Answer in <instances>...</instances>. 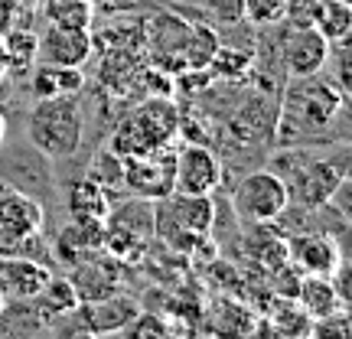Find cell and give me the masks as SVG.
<instances>
[{"label":"cell","mask_w":352,"mask_h":339,"mask_svg":"<svg viewBox=\"0 0 352 339\" xmlns=\"http://www.w3.org/2000/svg\"><path fill=\"white\" fill-rule=\"evenodd\" d=\"M346 105V88L340 82H329L320 72L316 76L294 78V85L284 95L280 114L274 121V134L280 140H290L294 134H320L333 124V118Z\"/></svg>","instance_id":"obj_1"},{"label":"cell","mask_w":352,"mask_h":339,"mask_svg":"<svg viewBox=\"0 0 352 339\" xmlns=\"http://www.w3.org/2000/svg\"><path fill=\"white\" fill-rule=\"evenodd\" d=\"M26 138L33 151L46 160H69L76 157L85 140V111L76 95H52L36 98L26 118Z\"/></svg>","instance_id":"obj_2"},{"label":"cell","mask_w":352,"mask_h":339,"mask_svg":"<svg viewBox=\"0 0 352 339\" xmlns=\"http://www.w3.org/2000/svg\"><path fill=\"white\" fill-rule=\"evenodd\" d=\"M179 131V111L170 101V95H153L144 105H138L134 111H127L108 140V151L118 157H134V153H147L153 147H164L173 140Z\"/></svg>","instance_id":"obj_3"},{"label":"cell","mask_w":352,"mask_h":339,"mask_svg":"<svg viewBox=\"0 0 352 339\" xmlns=\"http://www.w3.org/2000/svg\"><path fill=\"white\" fill-rule=\"evenodd\" d=\"M215 226V202L212 196H183L170 193L157 199L153 209V232L176 248V252H192L202 235H209Z\"/></svg>","instance_id":"obj_4"},{"label":"cell","mask_w":352,"mask_h":339,"mask_svg":"<svg viewBox=\"0 0 352 339\" xmlns=\"http://www.w3.org/2000/svg\"><path fill=\"white\" fill-rule=\"evenodd\" d=\"M232 206H235L239 219H245L248 226H267L287 212V183L274 170H254V173L241 176L239 189L232 196Z\"/></svg>","instance_id":"obj_5"},{"label":"cell","mask_w":352,"mask_h":339,"mask_svg":"<svg viewBox=\"0 0 352 339\" xmlns=\"http://www.w3.org/2000/svg\"><path fill=\"white\" fill-rule=\"evenodd\" d=\"M284 183H287L290 199H300L307 209H320L336 199V193L346 183V164H333V160H300L294 170H284Z\"/></svg>","instance_id":"obj_6"},{"label":"cell","mask_w":352,"mask_h":339,"mask_svg":"<svg viewBox=\"0 0 352 339\" xmlns=\"http://www.w3.org/2000/svg\"><path fill=\"white\" fill-rule=\"evenodd\" d=\"M173 157L176 153L170 151V144L153 147L147 153L121 157L124 160V189L147 202L170 196L173 193Z\"/></svg>","instance_id":"obj_7"},{"label":"cell","mask_w":352,"mask_h":339,"mask_svg":"<svg viewBox=\"0 0 352 339\" xmlns=\"http://www.w3.org/2000/svg\"><path fill=\"white\" fill-rule=\"evenodd\" d=\"M43 235V206L0 179V252Z\"/></svg>","instance_id":"obj_8"},{"label":"cell","mask_w":352,"mask_h":339,"mask_svg":"<svg viewBox=\"0 0 352 339\" xmlns=\"http://www.w3.org/2000/svg\"><path fill=\"white\" fill-rule=\"evenodd\" d=\"M280 56H284V69L290 78L316 76L329 63L333 43L314 23H290V30H284L280 36Z\"/></svg>","instance_id":"obj_9"},{"label":"cell","mask_w":352,"mask_h":339,"mask_svg":"<svg viewBox=\"0 0 352 339\" xmlns=\"http://www.w3.org/2000/svg\"><path fill=\"white\" fill-rule=\"evenodd\" d=\"M222 186V164L209 144H186L173 157V193L212 196Z\"/></svg>","instance_id":"obj_10"},{"label":"cell","mask_w":352,"mask_h":339,"mask_svg":"<svg viewBox=\"0 0 352 339\" xmlns=\"http://www.w3.org/2000/svg\"><path fill=\"white\" fill-rule=\"evenodd\" d=\"M91 30L82 26H59V23H46V30L39 33V46H36V63H50V65H82L91 59Z\"/></svg>","instance_id":"obj_11"},{"label":"cell","mask_w":352,"mask_h":339,"mask_svg":"<svg viewBox=\"0 0 352 339\" xmlns=\"http://www.w3.org/2000/svg\"><path fill=\"white\" fill-rule=\"evenodd\" d=\"M287 261L300 274L333 277L336 267L342 264V248H340V241L333 239V235H327V232H307V235L287 239Z\"/></svg>","instance_id":"obj_12"},{"label":"cell","mask_w":352,"mask_h":339,"mask_svg":"<svg viewBox=\"0 0 352 339\" xmlns=\"http://www.w3.org/2000/svg\"><path fill=\"white\" fill-rule=\"evenodd\" d=\"M140 314V303L131 297H104V300H91V303H78L72 316H78V323L85 333H121V329Z\"/></svg>","instance_id":"obj_13"},{"label":"cell","mask_w":352,"mask_h":339,"mask_svg":"<svg viewBox=\"0 0 352 339\" xmlns=\"http://www.w3.org/2000/svg\"><path fill=\"white\" fill-rule=\"evenodd\" d=\"M50 277H52L50 267H43L33 258H20V254L0 258V294L7 297V303L36 297L39 290L50 284Z\"/></svg>","instance_id":"obj_14"},{"label":"cell","mask_w":352,"mask_h":339,"mask_svg":"<svg viewBox=\"0 0 352 339\" xmlns=\"http://www.w3.org/2000/svg\"><path fill=\"white\" fill-rule=\"evenodd\" d=\"M78 271L69 281L76 284V294H78V303H91V300H104V297H114L118 294V284H121V277H118V261H114L111 254L104 258H82L76 264Z\"/></svg>","instance_id":"obj_15"},{"label":"cell","mask_w":352,"mask_h":339,"mask_svg":"<svg viewBox=\"0 0 352 339\" xmlns=\"http://www.w3.org/2000/svg\"><path fill=\"white\" fill-rule=\"evenodd\" d=\"M294 300H297V307L310 320H323V316L336 314V310L346 307V300L340 297V290L333 284V277H327V274H300Z\"/></svg>","instance_id":"obj_16"},{"label":"cell","mask_w":352,"mask_h":339,"mask_svg":"<svg viewBox=\"0 0 352 339\" xmlns=\"http://www.w3.org/2000/svg\"><path fill=\"white\" fill-rule=\"evenodd\" d=\"M65 206H69V215H72V219L104 222L114 209V199H111V189H104L101 183H95L91 176H85V179H78V183L69 186Z\"/></svg>","instance_id":"obj_17"},{"label":"cell","mask_w":352,"mask_h":339,"mask_svg":"<svg viewBox=\"0 0 352 339\" xmlns=\"http://www.w3.org/2000/svg\"><path fill=\"white\" fill-rule=\"evenodd\" d=\"M33 88L36 98H52V95H78L85 88V76L78 65H50L39 63L33 69Z\"/></svg>","instance_id":"obj_18"},{"label":"cell","mask_w":352,"mask_h":339,"mask_svg":"<svg viewBox=\"0 0 352 339\" xmlns=\"http://www.w3.org/2000/svg\"><path fill=\"white\" fill-rule=\"evenodd\" d=\"M314 26L329 39V43H342V39H349V30H352L349 0H316Z\"/></svg>","instance_id":"obj_19"},{"label":"cell","mask_w":352,"mask_h":339,"mask_svg":"<svg viewBox=\"0 0 352 339\" xmlns=\"http://www.w3.org/2000/svg\"><path fill=\"white\" fill-rule=\"evenodd\" d=\"M36 10L43 13L46 23L82 26V30H88V26H91V17H95L91 0H39Z\"/></svg>","instance_id":"obj_20"},{"label":"cell","mask_w":352,"mask_h":339,"mask_svg":"<svg viewBox=\"0 0 352 339\" xmlns=\"http://www.w3.org/2000/svg\"><path fill=\"white\" fill-rule=\"evenodd\" d=\"M3 50H7V63H10V72L16 69H33L36 65V46H39V33H33L30 26H13L3 33Z\"/></svg>","instance_id":"obj_21"},{"label":"cell","mask_w":352,"mask_h":339,"mask_svg":"<svg viewBox=\"0 0 352 339\" xmlns=\"http://www.w3.org/2000/svg\"><path fill=\"white\" fill-rule=\"evenodd\" d=\"M36 300L46 307V316H69L78 307L76 284L69 277H50V284L36 294Z\"/></svg>","instance_id":"obj_22"},{"label":"cell","mask_w":352,"mask_h":339,"mask_svg":"<svg viewBox=\"0 0 352 339\" xmlns=\"http://www.w3.org/2000/svg\"><path fill=\"white\" fill-rule=\"evenodd\" d=\"M88 176H91L95 183H101L104 189H114V186L124 189V160L104 147V151L95 157V164L88 166Z\"/></svg>","instance_id":"obj_23"},{"label":"cell","mask_w":352,"mask_h":339,"mask_svg":"<svg viewBox=\"0 0 352 339\" xmlns=\"http://www.w3.org/2000/svg\"><path fill=\"white\" fill-rule=\"evenodd\" d=\"M287 0H245V23L252 26H274L284 20Z\"/></svg>","instance_id":"obj_24"},{"label":"cell","mask_w":352,"mask_h":339,"mask_svg":"<svg viewBox=\"0 0 352 339\" xmlns=\"http://www.w3.org/2000/svg\"><path fill=\"white\" fill-rule=\"evenodd\" d=\"M202 10L212 17L215 26L245 23V0H202Z\"/></svg>","instance_id":"obj_25"},{"label":"cell","mask_w":352,"mask_h":339,"mask_svg":"<svg viewBox=\"0 0 352 339\" xmlns=\"http://www.w3.org/2000/svg\"><path fill=\"white\" fill-rule=\"evenodd\" d=\"M121 333H124V336H153V333H157V336H166V333H170V327H166L157 314H144V310H140V314L134 316V320H131Z\"/></svg>","instance_id":"obj_26"},{"label":"cell","mask_w":352,"mask_h":339,"mask_svg":"<svg viewBox=\"0 0 352 339\" xmlns=\"http://www.w3.org/2000/svg\"><path fill=\"white\" fill-rule=\"evenodd\" d=\"M20 23V7L16 0H0V36Z\"/></svg>","instance_id":"obj_27"},{"label":"cell","mask_w":352,"mask_h":339,"mask_svg":"<svg viewBox=\"0 0 352 339\" xmlns=\"http://www.w3.org/2000/svg\"><path fill=\"white\" fill-rule=\"evenodd\" d=\"M10 72V63H7V50H3V39H0V78Z\"/></svg>","instance_id":"obj_28"},{"label":"cell","mask_w":352,"mask_h":339,"mask_svg":"<svg viewBox=\"0 0 352 339\" xmlns=\"http://www.w3.org/2000/svg\"><path fill=\"white\" fill-rule=\"evenodd\" d=\"M16 7H20V10H36L39 0H16Z\"/></svg>","instance_id":"obj_29"},{"label":"cell","mask_w":352,"mask_h":339,"mask_svg":"<svg viewBox=\"0 0 352 339\" xmlns=\"http://www.w3.org/2000/svg\"><path fill=\"white\" fill-rule=\"evenodd\" d=\"M3 138H7V118H3V111H0V144H3Z\"/></svg>","instance_id":"obj_30"},{"label":"cell","mask_w":352,"mask_h":339,"mask_svg":"<svg viewBox=\"0 0 352 339\" xmlns=\"http://www.w3.org/2000/svg\"><path fill=\"white\" fill-rule=\"evenodd\" d=\"M3 307H7V297L0 294V316H3Z\"/></svg>","instance_id":"obj_31"}]
</instances>
